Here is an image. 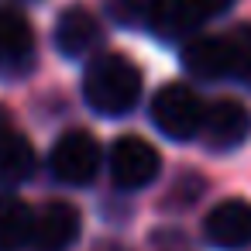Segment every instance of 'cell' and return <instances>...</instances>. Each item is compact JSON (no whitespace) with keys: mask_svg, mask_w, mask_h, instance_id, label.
I'll return each instance as SVG.
<instances>
[{"mask_svg":"<svg viewBox=\"0 0 251 251\" xmlns=\"http://www.w3.org/2000/svg\"><path fill=\"white\" fill-rule=\"evenodd\" d=\"M107 172H110V182L124 193H138V189H148L158 172H162V158L155 151V145H148L145 138L138 134H121L110 151H107Z\"/></svg>","mask_w":251,"mask_h":251,"instance_id":"277c9868","label":"cell"},{"mask_svg":"<svg viewBox=\"0 0 251 251\" xmlns=\"http://www.w3.org/2000/svg\"><path fill=\"white\" fill-rule=\"evenodd\" d=\"M179 62L182 69L200 79V83H227L234 79V55L227 35H193L189 42L179 45Z\"/></svg>","mask_w":251,"mask_h":251,"instance_id":"52a82bcc","label":"cell"},{"mask_svg":"<svg viewBox=\"0 0 251 251\" xmlns=\"http://www.w3.org/2000/svg\"><path fill=\"white\" fill-rule=\"evenodd\" d=\"M35 55L38 42L31 21L14 7H0V76L25 79L35 69Z\"/></svg>","mask_w":251,"mask_h":251,"instance_id":"8992f818","label":"cell"},{"mask_svg":"<svg viewBox=\"0 0 251 251\" xmlns=\"http://www.w3.org/2000/svg\"><path fill=\"white\" fill-rule=\"evenodd\" d=\"M52 38H55V49H59L62 59H86V55H93V49H100L103 28H100V18L90 7L73 4L59 14Z\"/></svg>","mask_w":251,"mask_h":251,"instance_id":"30bf717a","label":"cell"},{"mask_svg":"<svg viewBox=\"0 0 251 251\" xmlns=\"http://www.w3.org/2000/svg\"><path fill=\"white\" fill-rule=\"evenodd\" d=\"M203 241L217 251H244L251 248V203L224 200L203 217Z\"/></svg>","mask_w":251,"mask_h":251,"instance_id":"9c48e42d","label":"cell"},{"mask_svg":"<svg viewBox=\"0 0 251 251\" xmlns=\"http://www.w3.org/2000/svg\"><path fill=\"white\" fill-rule=\"evenodd\" d=\"M31 227H35V210L14 196L4 193L0 196V251H21L31 244Z\"/></svg>","mask_w":251,"mask_h":251,"instance_id":"7c38bea8","label":"cell"},{"mask_svg":"<svg viewBox=\"0 0 251 251\" xmlns=\"http://www.w3.org/2000/svg\"><path fill=\"white\" fill-rule=\"evenodd\" d=\"M141 69L121 52H100L83 73V100L100 117H124L141 100Z\"/></svg>","mask_w":251,"mask_h":251,"instance_id":"6da1fadb","label":"cell"},{"mask_svg":"<svg viewBox=\"0 0 251 251\" xmlns=\"http://www.w3.org/2000/svg\"><path fill=\"white\" fill-rule=\"evenodd\" d=\"M248 134H251V114H248L244 103L227 100V97L206 103L200 138L210 151H234L248 141Z\"/></svg>","mask_w":251,"mask_h":251,"instance_id":"ba28073f","label":"cell"},{"mask_svg":"<svg viewBox=\"0 0 251 251\" xmlns=\"http://www.w3.org/2000/svg\"><path fill=\"white\" fill-rule=\"evenodd\" d=\"M148 114H151V124L158 127V134H165L169 141H193V138H200L206 103L189 83H165L155 90Z\"/></svg>","mask_w":251,"mask_h":251,"instance_id":"7a4b0ae2","label":"cell"},{"mask_svg":"<svg viewBox=\"0 0 251 251\" xmlns=\"http://www.w3.org/2000/svg\"><path fill=\"white\" fill-rule=\"evenodd\" d=\"M35 172V148L18 131H0V186H21Z\"/></svg>","mask_w":251,"mask_h":251,"instance_id":"4fadbf2b","label":"cell"},{"mask_svg":"<svg viewBox=\"0 0 251 251\" xmlns=\"http://www.w3.org/2000/svg\"><path fill=\"white\" fill-rule=\"evenodd\" d=\"M83 230L79 210L66 200H52L35 213V227H31V244L38 251H69L76 244Z\"/></svg>","mask_w":251,"mask_h":251,"instance_id":"8fae6325","label":"cell"},{"mask_svg":"<svg viewBox=\"0 0 251 251\" xmlns=\"http://www.w3.org/2000/svg\"><path fill=\"white\" fill-rule=\"evenodd\" d=\"M103 7L117 28H148L158 0H103Z\"/></svg>","mask_w":251,"mask_h":251,"instance_id":"5bb4252c","label":"cell"},{"mask_svg":"<svg viewBox=\"0 0 251 251\" xmlns=\"http://www.w3.org/2000/svg\"><path fill=\"white\" fill-rule=\"evenodd\" d=\"M230 55H234V83L251 86V25H237L227 31Z\"/></svg>","mask_w":251,"mask_h":251,"instance_id":"9a60e30c","label":"cell"},{"mask_svg":"<svg viewBox=\"0 0 251 251\" xmlns=\"http://www.w3.org/2000/svg\"><path fill=\"white\" fill-rule=\"evenodd\" d=\"M237 0H158L148 31L165 45H182L203 31V25L224 18Z\"/></svg>","mask_w":251,"mask_h":251,"instance_id":"3957f363","label":"cell"},{"mask_svg":"<svg viewBox=\"0 0 251 251\" xmlns=\"http://www.w3.org/2000/svg\"><path fill=\"white\" fill-rule=\"evenodd\" d=\"M103 151L90 131H66L49 155V172L62 186H90L100 176Z\"/></svg>","mask_w":251,"mask_h":251,"instance_id":"5b68a950","label":"cell"}]
</instances>
